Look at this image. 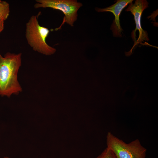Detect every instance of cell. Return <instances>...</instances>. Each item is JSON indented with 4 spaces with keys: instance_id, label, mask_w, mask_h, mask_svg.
Instances as JSON below:
<instances>
[{
    "instance_id": "cell-1",
    "label": "cell",
    "mask_w": 158,
    "mask_h": 158,
    "mask_svg": "<svg viewBox=\"0 0 158 158\" xmlns=\"http://www.w3.org/2000/svg\"><path fill=\"white\" fill-rule=\"evenodd\" d=\"M21 53H0V96L10 97L18 95L22 89L18 80V73L21 65Z\"/></svg>"
},
{
    "instance_id": "cell-2",
    "label": "cell",
    "mask_w": 158,
    "mask_h": 158,
    "mask_svg": "<svg viewBox=\"0 0 158 158\" xmlns=\"http://www.w3.org/2000/svg\"><path fill=\"white\" fill-rule=\"evenodd\" d=\"M41 13L32 16L26 25L25 37L29 45L35 51L46 55L54 54L56 49L49 45L46 40L50 30L41 26L38 20Z\"/></svg>"
},
{
    "instance_id": "cell-3",
    "label": "cell",
    "mask_w": 158,
    "mask_h": 158,
    "mask_svg": "<svg viewBox=\"0 0 158 158\" xmlns=\"http://www.w3.org/2000/svg\"><path fill=\"white\" fill-rule=\"evenodd\" d=\"M107 147L116 158H145L147 149L138 139L126 143L110 132L107 136Z\"/></svg>"
},
{
    "instance_id": "cell-4",
    "label": "cell",
    "mask_w": 158,
    "mask_h": 158,
    "mask_svg": "<svg viewBox=\"0 0 158 158\" xmlns=\"http://www.w3.org/2000/svg\"><path fill=\"white\" fill-rule=\"evenodd\" d=\"M35 8H49L61 11L64 17L60 26L55 30L60 29L66 23L71 26L77 20V12L83 4L76 0H36Z\"/></svg>"
},
{
    "instance_id": "cell-5",
    "label": "cell",
    "mask_w": 158,
    "mask_h": 158,
    "mask_svg": "<svg viewBox=\"0 0 158 158\" xmlns=\"http://www.w3.org/2000/svg\"><path fill=\"white\" fill-rule=\"evenodd\" d=\"M148 3L145 0H136L134 4H129L126 11H130L134 17L136 28L132 32V37L135 42L134 46L137 44H141L144 41H148L149 39L147 32L141 27V18L143 11L147 7Z\"/></svg>"
},
{
    "instance_id": "cell-6",
    "label": "cell",
    "mask_w": 158,
    "mask_h": 158,
    "mask_svg": "<svg viewBox=\"0 0 158 158\" xmlns=\"http://www.w3.org/2000/svg\"><path fill=\"white\" fill-rule=\"evenodd\" d=\"M133 0H118L114 4L104 8H96V11L98 12H110L115 16V19L111 25V30L113 35L116 37H122L123 31L120 22L119 16L122 10Z\"/></svg>"
},
{
    "instance_id": "cell-7",
    "label": "cell",
    "mask_w": 158,
    "mask_h": 158,
    "mask_svg": "<svg viewBox=\"0 0 158 158\" xmlns=\"http://www.w3.org/2000/svg\"><path fill=\"white\" fill-rule=\"evenodd\" d=\"M10 12L9 4L6 1L0 0V19L4 21L7 19Z\"/></svg>"
},
{
    "instance_id": "cell-8",
    "label": "cell",
    "mask_w": 158,
    "mask_h": 158,
    "mask_svg": "<svg viewBox=\"0 0 158 158\" xmlns=\"http://www.w3.org/2000/svg\"><path fill=\"white\" fill-rule=\"evenodd\" d=\"M96 158H116L112 151L107 147Z\"/></svg>"
},
{
    "instance_id": "cell-9",
    "label": "cell",
    "mask_w": 158,
    "mask_h": 158,
    "mask_svg": "<svg viewBox=\"0 0 158 158\" xmlns=\"http://www.w3.org/2000/svg\"><path fill=\"white\" fill-rule=\"evenodd\" d=\"M4 21L0 19V33L4 30Z\"/></svg>"
},
{
    "instance_id": "cell-10",
    "label": "cell",
    "mask_w": 158,
    "mask_h": 158,
    "mask_svg": "<svg viewBox=\"0 0 158 158\" xmlns=\"http://www.w3.org/2000/svg\"><path fill=\"white\" fill-rule=\"evenodd\" d=\"M4 158H10L8 157H4Z\"/></svg>"
}]
</instances>
